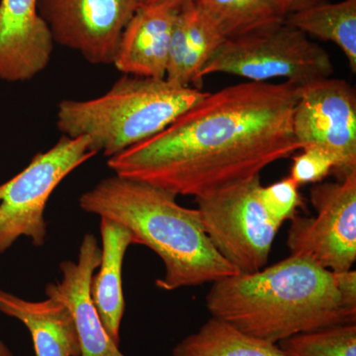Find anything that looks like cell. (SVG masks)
I'll use <instances>...</instances> for the list:
<instances>
[{"instance_id": "obj_14", "label": "cell", "mask_w": 356, "mask_h": 356, "mask_svg": "<svg viewBox=\"0 0 356 356\" xmlns=\"http://www.w3.org/2000/svg\"><path fill=\"white\" fill-rule=\"evenodd\" d=\"M0 312L27 327L36 356H81L74 318L60 300L28 301L0 289Z\"/></svg>"}, {"instance_id": "obj_13", "label": "cell", "mask_w": 356, "mask_h": 356, "mask_svg": "<svg viewBox=\"0 0 356 356\" xmlns=\"http://www.w3.org/2000/svg\"><path fill=\"white\" fill-rule=\"evenodd\" d=\"M178 11L163 6L138 7L122 34L115 67L128 76L165 79Z\"/></svg>"}, {"instance_id": "obj_12", "label": "cell", "mask_w": 356, "mask_h": 356, "mask_svg": "<svg viewBox=\"0 0 356 356\" xmlns=\"http://www.w3.org/2000/svg\"><path fill=\"white\" fill-rule=\"evenodd\" d=\"M38 0H0V79L23 83L38 76L54 50Z\"/></svg>"}, {"instance_id": "obj_26", "label": "cell", "mask_w": 356, "mask_h": 356, "mask_svg": "<svg viewBox=\"0 0 356 356\" xmlns=\"http://www.w3.org/2000/svg\"><path fill=\"white\" fill-rule=\"evenodd\" d=\"M0 356H14L10 348L2 341H0Z\"/></svg>"}, {"instance_id": "obj_8", "label": "cell", "mask_w": 356, "mask_h": 356, "mask_svg": "<svg viewBox=\"0 0 356 356\" xmlns=\"http://www.w3.org/2000/svg\"><path fill=\"white\" fill-rule=\"evenodd\" d=\"M339 177L312 187L317 214L295 215L287 238L290 255L306 257L336 273L350 270L356 261V170Z\"/></svg>"}, {"instance_id": "obj_16", "label": "cell", "mask_w": 356, "mask_h": 356, "mask_svg": "<svg viewBox=\"0 0 356 356\" xmlns=\"http://www.w3.org/2000/svg\"><path fill=\"white\" fill-rule=\"evenodd\" d=\"M225 41L193 2L181 7L170 39L166 81L177 86H200L201 72Z\"/></svg>"}, {"instance_id": "obj_11", "label": "cell", "mask_w": 356, "mask_h": 356, "mask_svg": "<svg viewBox=\"0 0 356 356\" xmlns=\"http://www.w3.org/2000/svg\"><path fill=\"white\" fill-rule=\"evenodd\" d=\"M102 255L95 236L86 234L77 261L60 264L62 280L48 283L46 295L60 300L70 309L79 334L81 356H126L107 334L91 299V278L100 266Z\"/></svg>"}, {"instance_id": "obj_18", "label": "cell", "mask_w": 356, "mask_h": 356, "mask_svg": "<svg viewBox=\"0 0 356 356\" xmlns=\"http://www.w3.org/2000/svg\"><path fill=\"white\" fill-rule=\"evenodd\" d=\"M173 356H287L277 344L248 336L233 325L211 317L197 332L175 346Z\"/></svg>"}, {"instance_id": "obj_10", "label": "cell", "mask_w": 356, "mask_h": 356, "mask_svg": "<svg viewBox=\"0 0 356 356\" xmlns=\"http://www.w3.org/2000/svg\"><path fill=\"white\" fill-rule=\"evenodd\" d=\"M38 10L58 43L92 65H113L137 0H38Z\"/></svg>"}, {"instance_id": "obj_6", "label": "cell", "mask_w": 356, "mask_h": 356, "mask_svg": "<svg viewBox=\"0 0 356 356\" xmlns=\"http://www.w3.org/2000/svg\"><path fill=\"white\" fill-rule=\"evenodd\" d=\"M96 156L86 137L63 136L38 153L22 172L0 184V255L21 236L41 248L47 238L44 214L51 193L70 173Z\"/></svg>"}, {"instance_id": "obj_21", "label": "cell", "mask_w": 356, "mask_h": 356, "mask_svg": "<svg viewBox=\"0 0 356 356\" xmlns=\"http://www.w3.org/2000/svg\"><path fill=\"white\" fill-rule=\"evenodd\" d=\"M259 199L271 221L280 228L283 222L296 215L302 205L299 185L290 177L269 186H261Z\"/></svg>"}, {"instance_id": "obj_20", "label": "cell", "mask_w": 356, "mask_h": 356, "mask_svg": "<svg viewBox=\"0 0 356 356\" xmlns=\"http://www.w3.org/2000/svg\"><path fill=\"white\" fill-rule=\"evenodd\" d=\"M277 346L287 356H356V325H334L302 332Z\"/></svg>"}, {"instance_id": "obj_25", "label": "cell", "mask_w": 356, "mask_h": 356, "mask_svg": "<svg viewBox=\"0 0 356 356\" xmlns=\"http://www.w3.org/2000/svg\"><path fill=\"white\" fill-rule=\"evenodd\" d=\"M318 1V0H280L286 16L288 14L296 13V11L314 6Z\"/></svg>"}, {"instance_id": "obj_1", "label": "cell", "mask_w": 356, "mask_h": 356, "mask_svg": "<svg viewBox=\"0 0 356 356\" xmlns=\"http://www.w3.org/2000/svg\"><path fill=\"white\" fill-rule=\"evenodd\" d=\"M300 86L248 81L208 93L107 165L119 177L195 199L243 184L301 149L292 131Z\"/></svg>"}, {"instance_id": "obj_24", "label": "cell", "mask_w": 356, "mask_h": 356, "mask_svg": "<svg viewBox=\"0 0 356 356\" xmlns=\"http://www.w3.org/2000/svg\"><path fill=\"white\" fill-rule=\"evenodd\" d=\"M193 1L194 0H137V8L144 6H163L180 9L189 2Z\"/></svg>"}, {"instance_id": "obj_15", "label": "cell", "mask_w": 356, "mask_h": 356, "mask_svg": "<svg viewBox=\"0 0 356 356\" xmlns=\"http://www.w3.org/2000/svg\"><path fill=\"white\" fill-rule=\"evenodd\" d=\"M100 235L102 262L97 273L91 278V299L107 334L120 346L121 323L125 312L122 281L124 257L129 247L138 242L130 229L107 218H100Z\"/></svg>"}, {"instance_id": "obj_7", "label": "cell", "mask_w": 356, "mask_h": 356, "mask_svg": "<svg viewBox=\"0 0 356 356\" xmlns=\"http://www.w3.org/2000/svg\"><path fill=\"white\" fill-rule=\"evenodd\" d=\"M261 177L196 198L204 229L218 252L238 273L261 270L280 227L259 199Z\"/></svg>"}, {"instance_id": "obj_5", "label": "cell", "mask_w": 356, "mask_h": 356, "mask_svg": "<svg viewBox=\"0 0 356 356\" xmlns=\"http://www.w3.org/2000/svg\"><path fill=\"white\" fill-rule=\"evenodd\" d=\"M213 74L252 83L284 79L302 86L331 76L334 65L327 51L284 21L227 39L201 72L199 83Z\"/></svg>"}, {"instance_id": "obj_23", "label": "cell", "mask_w": 356, "mask_h": 356, "mask_svg": "<svg viewBox=\"0 0 356 356\" xmlns=\"http://www.w3.org/2000/svg\"><path fill=\"white\" fill-rule=\"evenodd\" d=\"M334 282L346 310L356 316V271L334 273Z\"/></svg>"}, {"instance_id": "obj_17", "label": "cell", "mask_w": 356, "mask_h": 356, "mask_svg": "<svg viewBox=\"0 0 356 356\" xmlns=\"http://www.w3.org/2000/svg\"><path fill=\"white\" fill-rule=\"evenodd\" d=\"M285 22L306 35L336 44L356 72V0L317 3L288 14Z\"/></svg>"}, {"instance_id": "obj_4", "label": "cell", "mask_w": 356, "mask_h": 356, "mask_svg": "<svg viewBox=\"0 0 356 356\" xmlns=\"http://www.w3.org/2000/svg\"><path fill=\"white\" fill-rule=\"evenodd\" d=\"M209 92L165 79L124 74L106 93L88 100H63L57 126L64 136L86 137L107 158L151 139Z\"/></svg>"}, {"instance_id": "obj_9", "label": "cell", "mask_w": 356, "mask_h": 356, "mask_svg": "<svg viewBox=\"0 0 356 356\" xmlns=\"http://www.w3.org/2000/svg\"><path fill=\"white\" fill-rule=\"evenodd\" d=\"M292 131L301 149L332 156L339 175L356 170L355 89L343 79L330 77L300 86Z\"/></svg>"}, {"instance_id": "obj_19", "label": "cell", "mask_w": 356, "mask_h": 356, "mask_svg": "<svg viewBox=\"0 0 356 356\" xmlns=\"http://www.w3.org/2000/svg\"><path fill=\"white\" fill-rule=\"evenodd\" d=\"M193 3L226 40L284 22L286 18L280 0H194Z\"/></svg>"}, {"instance_id": "obj_22", "label": "cell", "mask_w": 356, "mask_h": 356, "mask_svg": "<svg viewBox=\"0 0 356 356\" xmlns=\"http://www.w3.org/2000/svg\"><path fill=\"white\" fill-rule=\"evenodd\" d=\"M336 168V161L329 154L317 149H304L303 153L297 154L293 159L290 177L299 186L318 184Z\"/></svg>"}, {"instance_id": "obj_3", "label": "cell", "mask_w": 356, "mask_h": 356, "mask_svg": "<svg viewBox=\"0 0 356 356\" xmlns=\"http://www.w3.org/2000/svg\"><path fill=\"white\" fill-rule=\"evenodd\" d=\"M154 185L114 175L79 199L84 212L123 225L159 255L165 267L156 287L165 291L200 286L238 274L212 245L197 209Z\"/></svg>"}, {"instance_id": "obj_2", "label": "cell", "mask_w": 356, "mask_h": 356, "mask_svg": "<svg viewBox=\"0 0 356 356\" xmlns=\"http://www.w3.org/2000/svg\"><path fill=\"white\" fill-rule=\"evenodd\" d=\"M206 306L211 317L273 344L356 320L341 302L334 273L295 255L212 283Z\"/></svg>"}]
</instances>
